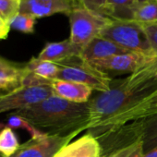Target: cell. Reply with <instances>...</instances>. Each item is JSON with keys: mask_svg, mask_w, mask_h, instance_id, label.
I'll use <instances>...</instances> for the list:
<instances>
[{"mask_svg": "<svg viewBox=\"0 0 157 157\" xmlns=\"http://www.w3.org/2000/svg\"><path fill=\"white\" fill-rule=\"evenodd\" d=\"M54 157H102L98 140L90 133H86L63 146Z\"/></svg>", "mask_w": 157, "mask_h": 157, "instance_id": "30bf717a", "label": "cell"}, {"mask_svg": "<svg viewBox=\"0 0 157 157\" xmlns=\"http://www.w3.org/2000/svg\"><path fill=\"white\" fill-rule=\"evenodd\" d=\"M147 35L152 52L157 56V22L153 23H140Z\"/></svg>", "mask_w": 157, "mask_h": 157, "instance_id": "d4e9b609", "label": "cell"}, {"mask_svg": "<svg viewBox=\"0 0 157 157\" xmlns=\"http://www.w3.org/2000/svg\"><path fill=\"white\" fill-rule=\"evenodd\" d=\"M139 23L157 22V0H146L133 14V20Z\"/></svg>", "mask_w": 157, "mask_h": 157, "instance_id": "d6986e66", "label": "cell"}, {"mask_svg": "<svg viewBox=\"0 0 157 157\" xmlns=\"http://www.w3.org/2000/svg\"><path fill=\"white\" fill-rule=\"evenodd\" d=\"M82 49V47L73 44L69 39L62 42L48 43L40 52L37 58L61 64L72 58H81Z\"/></svg>", "mask_w": 157, "mask_h": 157, "instance_id": "8fae6325", "label": "cell"}, {"mask_svg": "<svg viewBox=\"0 0 157 157\" xmlns=\"http://www.w3.org/2000/svg\"><path fill=\"white\" fill-rule=\"evenodd\" d=\"M36 18L27 14L19 12L9 22L10 29L17 30L24 33H33Z\"/></svg>", "mask_w": 157, "mask_h": 157, "instance_id": "ffe728a7", "label": "cell"}, {"mask_svg": "<svg viewBox=\"0 0 157 157\" xmlns=\"http://www.w3.org/2000/svg\"><path fill=\"white\" fill-rule=\"evenodd\" d=\"M126 53H130V51L117 45L112 41L98 36L82 49L81 59L84 62L91 63L93 61Z\"/></svg>", "mask_w": 157, "mask_h": 157, "instance_id": "7c38bea8", "label": "cell"}, {"mask_svg": "<svg viewBox=\"0 0 157 157\" xmlns=\"http://www.w3.org/2000/svg\"><path fill=\"white\" fill-rule=\"evenodd\" d=\"M51 87L55 95L69 102L81 104L88 103L94 91L87 85L62 80H53L51 82Z\"/></svg>", "mask_w": 157, "mask_h": 157, "instance_id": "4fadbf2b", "label": "cell"}, {"mask_svg": "<svg viewBox=\"0 0 157 157\" xmlns=\"http://www.w3.org/2000/svg\"><path fill=\"white\" fill-rule=\"evenodd\" d=\"M80 6L77 0H22L20 11L33 17L43 18L57 13L69 14Z\"/></svg>", "mask_w": 157, "mask_h": 157, "instance_id": "9c48e42d", "label": "cell"}, {"mask_svg": "<svg viewBox=\"0 0 157 157\" xmlns=\"http://www.w3.org/2000/svg\"><path fill=\"white\" fill-rule=\"evenodd\" d=\"M143 155V146L141 140H138L132 144L123 147L114 152H112L107 157H142Z\"/></svg>", "mask_w": 157, "mask_h": 157, "instance_id": "7402d4cb", "label": "cell"}, {"mask_svg": "<svg viewBox=\"0 0 157 157\" xmlns=\"http://www.w3.org/2000/svg\"><path fill=\"white\" fill-rule=\"evenodd\" d=\"M108 18L112 20L132 21L137 8L146 0H107Z\"/></svg>", "mask_w": 157, "mask_h": 157, "instance_id": "5bb4252c", "label": "cell"}, {"mask_svg": "<svg viewBox=\"0 0 157 157\" xmlns=\"http://www.w3.org/2000/svg\"><path fill=\"white\" fill-rule=\"evenodd\" d=\"M7 26H10V24L5 20H3L1 17H0V27H7Z\"/></svg>", "mask_w": 157, "mask_h": 157, "instance_id": "f1b7e54d", "label": "cell"}, {"mask_svg": "<svg viewBox=\"0 0 157 157\" xmlns=\"http://www.w3.org/2000/svg\"><path fill=\"white\" fill-rule=\"evenodd\" d=\"M11 1H14V2H17V3H21V1H22V0H11Z\"/></svg>", "mask_w": 157, "mask_h": 157, "instance_id": "f546056e", "label": "cell"}, {"mask_svg": "<svg viewBox=\"0 0 157 157\" xmlns=\"http://www.w3.org/2000/svg\"><path fill=\"white\" fill-rule=\"evenodd\" d=\"M142 157H157V146L147 152H144Z\"/></svg>", "mask_w": 157, "mask_h": 157, "instance_id": "83f0119b", "label": "cell"}, {"mask_svg": "<svg viewBox=\"0 0 157 157\" xmlns=\"http://www.w3.org/2000/svg\"><path fill=\"white\" fill-rule=\"evenodd\" d=\"M68 17L70 22L69 40L82 48L98 37L103 29L113 21L81 5L73 9Z\"/></svg>", "mask_w": 157, "mask_h": 157, "instance_id": "277c9868", "label": "cell"}, {"mask_svg": "<svg viewBox=\"0 0 157 157\" xmlns=\"http://www.w3.org/2000/svg\"><path fill=\"white\" fill-rule=\"evenodd\" d=\"M76 136L47 135L39 139H31L21 144L11 157H54L56 153Z\"/></svg>", "mask_w": 157, "mask_h": 157, "instance_id": "52a82bcc", "label": "cell"}, {"mask_svg": "<svg viewBox=\"0 0 157 157\" xmlns=\"http://www.w3.org/2000/svg\"><path fill=\"white\" fill-rule=\"evenodd\" d=\"M136 134L139 140H141L143 153L157 146V115H154L141 121L137 128Z\"/></svg>", "mask_w": 157, "mask_h": 157, "instance_id": "2e32d148", "label": "cell"}, {"mask_svg": "<svg viewBox=\"0 0 157 157\" xmlns=\"http://www.w3.org/2000/svg\"><path fill=\"white\" fill-rule=\"evenodd\" d=\"M157 91V56L146 66L131 73L117 86L100 93L89 101L88 131L102 128L107 122L136 105Z\"/></svg>", "mask_w": 157, "mask_h": 157, "instance_id": "6da1fadb", "label": "cell"}, {"mask_svg": "<svg viewBox=\"0 0 157 157\" xmlns=\"http://www.w3.org/2000/svg\"><path fill=\"white\" fill-rule=\"evenodd\" d=\"M21 4L11 0H0V17L8 23L20 11Z\"/></svg>", "mask_w": 157, "mask_h": 157, "instance_id": "cb8c5ba5", "label": "cell"}, {"mask_svg": "<svg viewBox=\"0 0 157 157\" xmlns=\"http://www.w3.org/2000/svg\"><path fill=\"white\" fill-rule=\"evenodd\" d=\"M99 37L112 41L130 52L155 56L142 25L134 21L113 20L103 29Z\"/></svg>", "mask_w": 157, "mask_h": 157, "instance_id": "3957f363", "label": "cell"}, {"mask_svg": "<svg viewBox=\"0 0 157 157\" xmlns=\"http://www.w3.org/2000/svg\"><path fill=\"white\" fill-rule=\"evenodd\" d=\"M10 27L7 26V27H0V40L2 39H6L8 37V34L10 33Z\"/></svg>", "mask_w": 157, "mask_h": 157, "instance_id": "4316f807", "label": "cell"}, {"mask_svg": "<svg viewBox=\"0 0 157 157\" xmlns=\"http://www.w3.org/2000/svg\"><path fill=\"white\" fill-rule=\"evenodd\" d=\"M25 67L29 72L40 78L53 81L56 78L60 66L56 63L41 60L37 57H33L28 63L25 64Z\"/></svg>", "mask_w": 157, "mask_h": 157, "instance_id": "e0dca14e", "label": "cell"}, {"mask_svg": "<svg viewBox=\"0 0 157 157\" xmlns=\"http://www.w3.org/2000/svg\"><path fill=\"white\" fill-rule=\"evenodd\" d=\"M21 147L13 128L3 126L0 128V153L4 157H11Z\"/></svg>", "mask_w": 157, "mask_h": 157, "instance_id": "ac0fdd59", "label": "cell"}, {"mask_svg": "<svg viewBox=\"0 0 157 157\" xmlns=\"http://www.w3.org/2000/svg\"><path fill=\"white\" fill-rule=\"evenodd\" d=\"M56 80L73 82L87 85L91 89L104 93L111 87V78L103 70H100L87 62L81 60L80 63H61Z\"/></svg>", "mask_w": 157, "mask_h": 157, "instance_id": "5b68a950", "label": "cell"}, {"mask_svg": "<svg viewBox=\"0 0 157 157\" xmlns=\"http://www.w3.org/2000/svg\"><path fill=\"white\" fill-rule=\"evenodd\" d=\"M0 157H4V156H3V155H2L1 153H0Z\"/></svg>", "mask_w": 157, "mask_h": 157, "instance_id": "4dcf8cb0", "label": "cell"}, {"mask_svg": "<svg viewBox=\"0 0 157 157\" xmlns=\"http://www.w3.org/2000/svg\"><path fill=\"white\" fill-rule=\"evenodd\" d=\"M21 64L15 63L12 61H10L2 56H0V67H17L20 66Z\"/></svg>", "mask_w": 157, "mask_h": 157, "instance_id": "484cf974", "label": "cell"}, {"mask_svg": "<svg viewBox=\"0 0 157 157\" xmlns=\"http://www.w3.org/2000/svg\"><path fill=\"white\" fill-rule=\"evenodd\" d=\"M12 113L46 135L77 136L88 130L90 123L89 102L73 103L56 95Z\"/></svg>", "mask_w": 157, "mask_h": 157, "instance_id": "7a4b0ae2", "label": "cell"}, {"mask_svg": "<svg viewBox=\"0 0 157 157\" xmlns=\"http://www.w3.org/2000/svg\"><path fill=\"white\" fill-rule=\"evenodd\" d=\"M77 1L81 6L108 18L107 0H77Z\"/></svg>", "mask_w": 157, "mask_h": 157, "instance_id": "603a6c76", "label": "cell"}, {"mask_svg": "<svg viewBox=\"0 0 157 157\" xmlns=\"http://www.w3.org/2000/svg\"><path fill=\"white\" fill-rule=\"evenodd\" d=\"M26 72L25 64L17 67H0V90L7 93L22 87V80Z\"/></svg>", "mask_w": 157, "mask_h": 157, "instance_id": "9a60e30c", "label": "cell"}, {"mask_svg": "<svg viewBox=\"0 0 157 157\" xmlns=\"http://www.w3.org/2000/svg\"><path fill=\"white\" fill-rule=\"evenodd\" d=\"M55 95L51 85L25 86L0 94V114L18 111Z\"/></svg>", "mask_w": 157, "mask_h": 157, "instance_id": "8992f818", "label": "cell"}, {"mask_svg": "<svg viewBox=\"0 0 157 157\" xmlns=\"http://www.w3.org/2000/svg\"><path fill=\"white\" fill-rule=\"evenodd\" d=\"M4 126L10 127L11 128H23L31 134L32 139H39V138H43L44 136H47L46 134L43 133L39 129H37L34 126H33L25 118H23L22 117L18 116L16 114H13V113H11L9 116L8 122Z\"/></svg>", "mask_w": 157, "mask_h": 157, "instance_id": "44dd1931", "label": "cell"}, {"mask_svg": "<svg viewBox=\"0 0 157 157\" xmlns=\"http://www.w3.org/2000/svg\"><path fill=\"white\" fill-rule=\"evenodd\" d=\"M155 56H147L140 53L130 52L93 61L89 64L103 71L111 70L134 73L150 63Z\"/></svg>", "mask_w": 157, "mask_h": 157, "instance_id": "ba28073f", "label": "cell"}]
</instances>
